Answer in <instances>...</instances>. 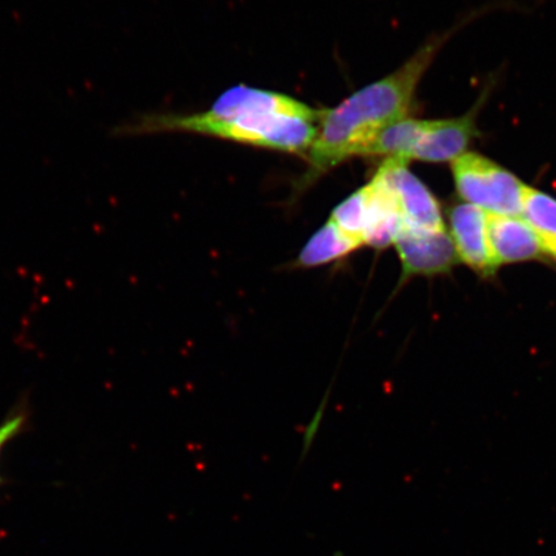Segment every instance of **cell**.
<instances>
[{
    "mask_svg": "<svg viewBox=\"0 0 556 556\" xmlns=\"http://www.w3.org/2000/svg\"><path fill=\"white\" fill-rule=\"evenodd\" d=\"M321 113L285 94L239 86L222 94L206 113L143 114L116 125L111 135L186 131L301 155L316 141Z\"/></svg>",
    "mask_w": 556,
    "mask_h": 556,
    "instance_id": "6da1fadb",
    "label": "cell"
},
{
    "mask_svg": "<svg viewBox=\"0 0 556 556\" xmlns=\"http://www.w3.org/2000/svg\"><path fill=\"white\" fill-rule=\"evenodd\" d=\"M444 39H430L397 72L358 90L338 108L323 111L316 141L308 152L309 170L298 190L307 189L345 160L363 156L382 129L406 119L417 85Z\"/></svg>",
    "mask_w": 556,
    "mask_h": 556,
    "instance_id": "7a4b0ae2",
    "label": "cell"
},
{
    "mask_svg": "<svg viewBox=\"0 0 556 556\" xmlns=\"http://www.w3.org/2000/svg\"><path fill=\"white\" fill-rule=\"evenodd\" d=\"M452 170L457 192L465 203L489 214L521 217L526 185L514 174L477 154L456 159Z\"/></svg>",
    "mask_w": 556,
    "mask_h": 556,
    "instance_id": "3957f363",
    "label": "cell"
},
{
    "mask_svg": "<svg viewBox=\"0 0 556 556\" xmlns=\"http://www.w3.org/2000/svg\"><path fill=\"white\" fill-rule=\"evenodd\" d=\"M407 160L388 157L379 168L399 200L403 226L424 232H443V215L434 194L408 170Z\"/></svg>",
    "mask_w": 556,
    "mask_h": 556,
    "instance_id": "277c9868",
    "label": "cell"
},
{
    "mask_svg": "<svg viewBox=\"0 0 556 556\" xmlns=\"http://www.w3.org/2000/svg\"><path fill=\"white\" fill-rule=\"evenodd\" d=\"M394 247L402 264L403 281L414 276L446 274L458 262L446 231L424 232L402 226Z\"/></svg>",
    "mask_w": 556,
    "mask_h": 556,
    "instance_id": "5b68a950",
    "label": "cell"
},
{
    "mask_svg": "<svg viewBox=\"0 0 556 556\" xmlns=\"http://www.w3.org/2000/svg\"><path fill=\"white\" fill-rule=\"evenodd\" d=\"M451 239L458 260L482 276L495 275L489 241V213L467 203L450 211Z\"/></svg>",
    "mask_w": 556,
    "mask_h": 556,
    "instance_id": "8992f818",
    "label": "cell"
},
{
    "mask_svg": "<svg viewBox=\"0 0 556 556\" xmlns=\"http://www.w3.org/2000/svg\"><path fill=\"white\" fill-rule=\"evenodd\" d=\"M482 101L460 117L448 121L428 122L419 142L416 143L412 160L427 163L455 162L464 155L476 135V119Z\"/></svg>",
    "mask_w": 556,
    "mask_h": 556,
    "instance_id": "52a82bcc",
    "label": "cell"
},
{
    "mask_svg": "<svg viewBox=\"0 0 556 556\" xmlns=\"http://www.w3.org/2000/svg\"><path fill=\"white\" fill-rule=\"evenodd\" d=\"M489 241L496 267L547 256L539 232L521 217L489 214Z\"/></svg>",
    "mask_w": 556,
    "mask_h": 556,
    "instance_id": "ba28073f",
    "label": "cell"
},
{
    "mask_svg": "<svg viewBox=\"0 0 556 556\" xmlns=\"http://www.w3.org/2000/svg\"><path fill=\"white\" fill-rule=\"evenodd\" d=\"M359 247L340 231L329 219L305 243L298 258L291 264L293 268L311 269L328 266L352 255Z\"/></svg>",
    "mask_w": 556,
    "mask_h": 556,
    "instance_id": "9c48e42d",
    "label": "cell"
},
{
    "mask_svg": "<svg viewBox=\"0 0 556 556\" xmlns=\"http://www.w3.org/2000/svg\"><path fill=\"white\" fill-rule=\"evenodd\" d=\"M427 121L406 119L389 125L372 139L367 146L363 156L397 157L412 160V154L417 142H419L424 130L427 128Z\"/></svg>",
    "mask_w": 556,
    "mask_h": 556,
    "instance_id": "30bf717a",
    "label": "cell"
},
{
    "mask_svg": "<svg viewBox=\"0 0 556 556\" xmlns=\"http://www.w3.org/2000/svg\"><path fill=\"white\" fill-rule=\"evenodd\" d=\"M521 218L540 235L544 247L556 245V200L526 186Z\"/></svg>",
    "mask_w": 556,
    "mask_h": 556,
    "instance_id": "8fae6325",
    "label": "cell"
},
{
    "mask_svg": "<svg viewBox=\"0 0 556 556\" xmlns=\"http://www.w3.org/2000/svg\"><path fill=\"white\" fill-rule=\"evenodd\" d=\"M26 424V415L18 413L12 415L0 426V454H2L5 444L15 440V438L23 432Z\"/></svg>",
    "mask_w": 556,
    "mask_h": 556,
    "instance_id": "7c38bea8",
    "label": "cell"
},
{
    "mask_svg": "<svg viewBox=\"0 0 556 556\" xmlns=\"http://www.w3.org/2000/svg\"><path fill=\"white\" fill-rule=\"evenodd\" d=\"M547 256H552L556 261V245L546 247Z\"/></svg>",
    "mask_w": 556,
    "mask_h": 556,
    "instance_id": "4fadbf2b",
    "label": "cell"
}]
</instances>
